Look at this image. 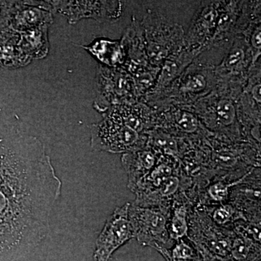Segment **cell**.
Masks as SVG:
<instances>
[{
    "mask_svg": "<svg viewBox=\"0 0 261 261\" xmlns=\"http://www.w3.org/2000/svg\"><path fill=\"white\" fill-rule=\"evenodd\" d=\"M61 191L44 144L0 122V261H20L40 245Z\"/></svg>",
    "mask_w": 261,
    "mask_h": 261,
    "instance_id": "1",
    "label": "cell"
},
{
    "mask_svg": "<svg viewBox=\"0 0 261 261\" xmlns=\"http://www.w3.org/2000/svg\"><path fill=\"white\" fill-rule=\"evenodd\" d=\"M238 91L218 87L212 93L199 99L195 106V114L201 123L213 132L226 136L232 141L242 140L238 114L234 100Z\"/></svg>",
    "mask_w": 261,
    "mask_h": 261,
    "instance_id": "2",
    "label": "cell"
},
{
    "mask_svg": "<svg viewBox=\"0 0 261 261\" xmlns=\"http://www.w3.org/2000/svg\"><path fill=\"white\" fill-rule=\"evenodd\" d=\"M91 147L94 151L126 154L147 147V135L127 126L109 109L104 119L90 127Z\"/></svg>",
    "mask_w": 261,
    "mask_h": 261,
    "instance_id": "3",
    "label": "cell"
},
{
    "mask_svg": "<svg viewBox=\"0 0 261 261\" xmlns=\"http://www.w3.org/2000/svg\"><path fill=\"white\" fill-rule=\"evenodd\" d=\"M129 219L135 238L141 245L156 249L165 256L173 242L168 231L169 209L130 203Z\"/></svg>",
    "mask_w": 261,
    "mask_h": 261,
    "instance_id": "4",
    "label": "cell"
},
{
    "mask_svg": "<svg viewBox=\"0 0 261 261\" xmlns=\"http://www.w3.org/2000/svg\"><path fill=\"white\" fill-rule=\"evenodd\" d=\"M218 84L219 81L215 68L209 65L190 64L177 80L154 99L164 101L167 99L168 103L171 106H192L214 92Z\"/></svg>",
    "mask_w": 261,
    "mask_h": 261,
    "instance_id": "5",
    "label": "cell"
},
{
    "mask_svg": "<svg viewBox=\"0 0 261 261\" xmlns=\"http://www.w3.org/2000/svg\"><path fill=\"white\" fill-rule=\"evenodd\" d=\"M142 27L149 63L161 68L164 61L185 46L184 31L177 24L169 23L153 14L147 15Z\"/></svg>",
    "mask_w": 261,
    "mask_h": 261,
    "instance_id": "6",
    "label": "cell"
},
{
    "mask_svg": "<svg viewBox=\"0 0 261 261\" xmlns=\"http://www.w3.org/2000/svg\"><path fill=\"white\" fill-rule=\"evenodd\" d=\"M129 202L117 207L106 221L95 242L96 261H109L113 254L127 242L135 238L129 219Z\"/></svg>",
    "mask_w": 261,
    "mask_h": 261,
    "instance_id": "7",
    "label": "cell"
},
{
    "mask_svg": "<svg viewBox=\"0 0 261 261\" xmlns=\"http://www.w3.org/2000/svg\"><path fill=\"white\" fill-rule=\"evenodd\" d=\"M53 12L68 19L70 24L82 18L97 20H116L123 13V3L120 1H49Z\"/></svg>",
    "mask_w": 261,
    "mask_h": 261,
    "instance_id": "8",
    "label": "cell"
},
{
    "mask_svg": "<svg viewBox=\"0 0 261 261\" xmlns=\"http://www.w3.org/2000/svg\"><path fill=\"white\" fill-rule=\"evenodd\" d=\"M97 82L100 99L112 106L138 102L135 81L126 70L101 66Z\"/></svg>",
    "mask_w": 261,
    "mask_h": 261,
    "instance_id": "9",
    "label": "cell"
},
{
    "mask_svg": "<svg viewBox=\"0 0 261 261\" xmlns=\"http://www.w3.org/2000/svg\"><path fill=\"white\" fill-rule=\"evenodd\" d=\"M49 1H13L10 10L9 27L18 32L39 28L53 23Z\"/></svg>",
    "mask_w": 261,
    "mask_h": 261,
    "instance_id": "10",
    "label": "cell"
},
{
    "mask_svg": "<svg viewBox=\"0 0 261 261\" xmlns=\"http://www.w3.org/2000/svg\"><path fill=\"white\" fill-rule=\"evenodd\" d=\"M220 5L221 2H211L197 11L185 37V47L199 54L210 48L217 27Z\"/></svg>",
    "mask_w": 261,
    "mask_h": 261,
    "instance_id": "11",
    "label": "cell"
},
{
    "mask_svg": "<svg viewBox=\"0 0 261 261\" xmlns=\"http://www.w3.org/2000/svg\"><path fill=\"white\" fill-rule=\"evenodd\" d=\"M198 55L197 51L189 49L184 46L168 57L161 65L162 68H160L159 74L153 87L147 94L149 95L147 96L148 101L153 100L163 91L168 88L187 69V67L192 64V61Z\"/></svg>",
    "mask_w": 261,
    "mask_h": 261,
    "instance_id": "12",
    "label": "cell"
},
{
    "mask_svg": "<svg viewBox=\"0 0 261 261\" xmlns=\"http://www.w3.org/2000/svg\"><path fill=\"white\" fill-rule=\"evenodd\" d=\"M156 128L167 130L171 135H195L205 128L195 113L183 108L168 110L161 116L156 113Z\"/></svg>",
    "mask_w": 261,
    "mask_h": 261,
    "instance_id": "13",
    "label": "cell"
},
{
    "mask_svg": "<svg viewBox=\"0 0 261 261\" xmlns=\"http://www.w3.org/2000/svg\"><path fill=\"white\" fill-rule=\"evenodd\" d=\"M110 110L116 113L125 125L141 135H147L156 128V113L144 103L118 105Z\"/></svg>",
    "mask_w": 261,
    "mask_h": 261,
    "instance_id": "14",
    "label": "cell"
},
{
    "mask_svg": "<svg viewBox=\"0 0 261 261\" xmlns=\"http://www.w3.org/2000/svg\"><path fill=\"white\" fill-rule=\"evenodd\" d=\"M159 159V154L147 146L140 150L123 154L122 165L128 176V188L130 191L152 171Z\"/></svg>",
    "mask_w": 261,
    "mask_h": 261,
    "instance_id": "15",
    "label": "cell"
},
{
    "mask_svg": "<svg viewBox=\"0 0 261 261\" xmlns=\"http://www.w3.org/2000/svg\"><path fill=\"white\" fill-rule=\"evenodd\" d=\"M32 61L20 47L19 32L10 28L0 32V68H20Z\"/></svg>",
    "mask_w": 261,
    "mask_h": 261,
    "instance_id": "16",
    "label": "cell"
},
{
    "mask_svg": "<svg viewBox=\"0 0 261 261\" xmlns=\"http://www.w3.org/2000/svg\"><path fill=\"white\" fill-rule=\"evenodd\" d=\"M49 25L19 32L20 45L25 55L31 59H42L47 56L49 51L48 40Z\"/></svg>",
    "mask_w": 261,
    "mask_h": 261,
    "instance_id": "17",
    "label": "cell"
},
{
    "mask_svg": "<svg viewBox=\"0 0 261 261\" xmlns=\"http://www.w3.org/2000/svg\"><path fill=\"white\" fill-rule=\"evenodd\" d=\"M174 205L176 206H173L172 213L170 215L168 231L171 240L176 243L188 236L189 221L186 206L178 202Z\"/></svg>",
    "mask_w": 261,
    "mask_h": 261,
    "instance_id": "18",
    "label": "cell"
},
{
    "mask_svg": "<svg viewBox=\"0 0 261 261\" xmlns=\"http://www.w3.org/2000/svg\"><path fill=\"white\" fill-rule=\"evenodd\" d=\"M231 184H225L224 182H217L209 187L207 194L213 201L222 202L228 197V189L232 186Z\"/></svg>",
    "mask_w": 261,
    "mask_h": 261,
    "instance_id": "19",
    "label": "cell"
},
{
    "mask_svg": "<svg viewBox=\"0 0 261 261\" xmlns=\"http://www.w3.org/2000/svg\"><path fill=\"white\" fill-rule=\"evenodd\" d=\"M235 215L234 211L229 206H221L217 207L213 213L212 218L216 224H226L230 222Z\"/></svg>",
    "mask_w": 261,
    "mask_h": 261,
    "instance_id": "20",
    "label": "cell"
},
{
    "mask_svg": "<svg viewBox=\"0 0 261 261\" xmlns=\"http://www.w3.org/2000/svg\"><path fill=\"white\" fill-rule=\"evenodd\" d=\"M13 1H0V32L9 27L10 10Z\"/></svg>",
    "mask_w": 261,
    "mask_h": 261,
    "instance_id": "21",
    "label": "cell"
},
{
    "mask_svg": "<svg viewBox=\"0 0 261 261\" xmlns=\"http://www.w3.org/2000/svg\"><path fill=\"white\" fill-rule=\"evenodd\" d=\"M196 250H197V258L199 259V261H227L225 260L224 257L212 253L202 245H197Z\"/></svg>",
    "mask_w": 261,
    "mask_h": 261,
    "instance_id": "22",
    "label": "cell"
}]
</instances>
